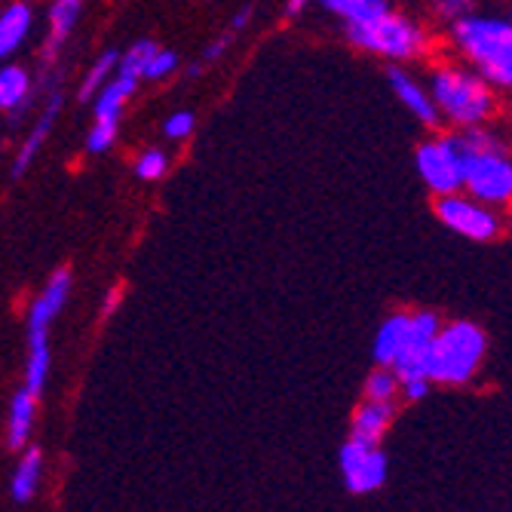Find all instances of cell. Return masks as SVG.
<instances>
[{"instance_id":"cell-1","label":"cell","mask_w":512,"mask_h":512,"mask_svg":"<svg viewBox=\"0 0 512 512\" xmlns=\"http://www.w3.org/2000/svg\"><path fill=\"white\" fill-rule=\"evenodd\" d=\"M454 43L467 56L488 86L512 83V28L506 19L460 16L454 19Z\"/></svg>"},{"instance_id":"cell-2","label":"cell","mask_w":512,"mask_h":512,"mask_svg":"<svg viewBox=\"0 0 512 512\" xmlns=\"http://www.w3.org/2000/svg\"><path fill=\"white\" fill-rule=\"evenodd\" d=\"M463 188L473 194V200L485 206L506 203L512 197V163L503 148L482 129H463Z\"/></svg>"},{"instance_id":"cell-3","label":"cell","mask_w":512,"mask_h":512,"mask_svg":"<svg viewBox=\"0 0 512 512\" xmlns=\"http://www.w3.org/2000/svg\"><path fill=\"white\" fill-rule=\"evenodd\" d=\"M485 332L473 322H451L448 329H439L424 362L427 381L436 384H467L485 356Z\"/></svg>"},{"instance_id":"cell-4","label":"cell","mask_w":512,"mask_h":512,"mask_svg":"<svg viewBox=\"0 0 512 512\" xmlns=\"http://www.w3.org/2000/svg\"><path fill=\"white\" fill-rule=\"evenodd\" d=\"M430 99H433L436 111L445 114L460 129L482 126L494 114L491 86L479 74L460 71V68H442L433 74Z\"/></svg>"},{"instance_id":"cell-5","label":"cell","mask_w":512,"mask_h":512,"mask_svg":"<svg viewBox=\"0 0 512 512\" xmlns=\"http://www.w3.org/2000/svg\"><path fill=\"white\" fill-rule=\"evenodd\" d=\"M68 289H71V273L59 270V273H53L50 283H46L40 298L31 304V316H28V387H25L31 396H37L43 390L46 371H50V347H46V329H50V322L65 307Z\"/></svg>"},{"instance_id":"cell-6","label":"cell","mask_w":512,"mask_h":512,"mask_svg":"<svg viewBox=\"0 0 512 512\" xmlns=\"http://www.w3.org/2000/svg\"><path fill=\"white\" fill-rule=\"evenodd\" d=\"M350 43H356L365 53H378L384 59H414L427 46L424 31L411 19L396 13H381L365 22H350L347 28Z\"/></svg>"},{"instance_id":"cell-7","label":"cell","mask_w":512,"mask_h":512,"mask_svg":"<svg viewBox=\"0 0 512 512\" xmlns=\"http://www.w3.org/2000/svg\"><path fill=\"white\" fill-rule=\"evenodd\" d=\"M417 172L436 194H457L463 188V138L442 135L417 148Z\"/></svg>"},{"instance_id":"cell-8","label":"cell","mask_w":512,"mask_h":512,"mask_svg":"<svg viewBox=\"0 0 512 512\" xmlns=\"http://www.w3.org/2000/svg\"><path fill=\"white\" fill-rule=\"evenodd\" d=\"M436 215L448 230H454V234L467 237L473 243H488L503 230V221L485 203L460 197V194H442L436 200Z\"/></svg>"},{"instance_id":"cell-9","label":"cell","mask_w":512,"mask_h":512,"mask_svg":"<svg viewBox=\"0 0 512 512\" xmlns=\"http://www.w3.org/2000/svg\"><path fill=\"white\" fill-rule=\"evenodd\" d=\"M439 332V319L433 313H411L408 316V332H405V341L393 359V368H396V381H411V378H427L424 375V362H427V350L433 344Z\"/></svg>"},{"instance_id":"cell-10","label":"cell","mask_w":512,"mask_h":512,"mask_svg":"<svg viewBox=\"0 0 512 512\" xmlns=\"http://www.w3.org/2000/svg\"><path fill=\"white\" fill-rule=\"evenodd\" d=\"M341 470L347 479V488L353 494H365L384 485L387 479V457L362 439H350L341 451Z\"/></svg>"},{"instance_id":"cell-11","label":"cell","mask_w":512,"mask_h":512,"mask_svg":"<svg viewBox=\"0 0 512 512\" xmlns=\"http://www.w3.org/2000/svg\"><path fill=\"white\" fill-rule=\"evenodd\" d=\"M390 86H393V92L399 96V102L417 117V120H424L427 126H436L439 123V111H436V105H433V99H430V92H424L421 86H417L405 71H399V68H390Z\"/></svg>"},{"instance_id":"cell-12","label":"cell","mask_w":512,"mask_h":512,"mask_svg":"<svg viewBox=\"0 0 512 512\" xmlns=\"http://www.w3.org/2000/svg\"><path fill=\"white\" fill-rule=\"evenodd\" d=\"M390 417H393V405L390 402H362L356 411V421H353V439H362L368 445H378L384 430L390 427Z\"/></svg>"},{"instance_id":"cell-13","label":"cell","mask_w":512,"mask_h":512,"mask_svg":"<svg viewBox=\"0 0 512 512\" xmlns=\"http://www.w3.org/2000/svg\"><path fill=\"white\" fill-rule=\"evenodd\" d=\"M31 28V7L28 4H10L0 13V59L16 53Z\"/></svg>"},{"instance_id":"cell-14","label":"cell","mask_w":512,"mask_h":512,"mask_svg":"<svg viewBox=\"0 0 512 512\" xmlns=\"http://www.w3.org/2000/svg\"><path fill=\"white\" fill-rule=\"evenodd\" d=\"M135 83H138V80H129V77L114 74V80H108V83L99 89V99H96V120H102V123H120V111H123V105L129 102V96L135 92Z\"/></svg>"},{"instance_id":"cell-15","label":"cell","mask_w":512,"mask_h":512,"mask_svg":"<svg viewBox=\"0 0 512 512\" xmlns=\"http://www.w3.org/2000/svg\"><path fill=\"white\" fill-rule=\"evenodd\" d=\"M405 332H408V313H396L381 325V332L375 338V359L381 365H393V359L405 341Z\"/></svg>"},{"instance_id":"cell-16","label":"cell","mask_w":512,"mask_h":512,"mask_svg":"<svg viewBox=\"0 0 512 512\" xmlns=\"http://www.w3.org/2000/svg\"><path fill=\"white\" fill-rule=\"evenodd\" d=\"M56 114H59V96L50 102V108H46V114L34 123V132L28 135V142L22 145V151H19V157H16V166H13V175L19 178L28 166H31V160H34V154L40 151V145L46 142V135H50V129H53V120H56Z\"/></svg>"},{"instance_id":"cell-17","label":"cell","mask_w":512,"mask_h":512,"mask_svg":"<svg viewBox=\"0 0 512 512\" xmlns=\"http://www.w3.org/2000/svg\"><path fill=\"white\" fill-rule=\"evenodd\" d=\"M34 424V396L28 390H19L10 408V448H22L31 436Z\"/></svg>"},{"instance_id":"cell-18","label":"cell","mask_w":512,"mask_h":512,"mask_svg":"<svg viewBox=\"0 0 512 512\" xmlns=\"http://www.w3.org/2000/svg\"><path fill=\"white\" fill-rule=\"evenodd\" d=\"M325 10L338 13L341 19L350 22H365V19H375L381 13H387V0H319Z\"/></svg>"},{"instance_id":"cell-19","label":"cell","mask_w":512,"mask_h":512,"mask_svg":"<svg viewBox=\"0 0 512 512\" xmlns=\"http://www.w3.org/2000/svg\"><path fill=\"white\" fill-rule=\"evenodd\" d=\"M28 96V74L19 65H7L0 71V108L10 111L19 108L22 99Z\"/></svg>"},{"instance_id":"cell-20","label":"cell","mask_w":512,"mask_h":512,"mask_svg":"<svg viewBox=\"0 0 512 512\" xmlns=\"http://www.w3.org/2000/svg\"><path fill=\"white\" fill-rule=\"evenodd\" d=\"M80 10H83L80 0H56L53 10H50V28H53L50 31V46H59L71 34V28L80 19Z\"/></svg>"},{"instance_id":"cell-21","label":"cell","mask_w":512,"mask_h":512,"mask_svg":"<svg viewBox=\"0 0 512 512\" xmlns=\"http://www.w3.org/2000/svg\"><path fill=\"white\" fill-rule=\"evenodd\" d=\"M37 479H40V451L31 448L22 463H19V470H16V479H13V497L19 503L31 500V494L37 491Z\"/></svg>"},{"instance_id":"cell-22","label":"cell","mask_w":512,"mask_h":512,"mask_svg":"<svg viewBox=\"0 0 512 512\" xmlns=\"http://www.w3.org/2000/svg\"><path fill=\"white\" fill-rule=\"evenodd\" d=\"M157 50H160V46H157L154 40H138L126 56L117 59V74H120V77H129V80H142V68H145V62H148Z\"/></svg>"},{"instance_id":"cell-23","label":"cell","mask_w":512,"mask_h":512,"mask_svg":"<svg viewBox=\"0 0 512 512\" xmlns=\"http://www.w3.org/2000/svg\"><path fill=\"white\" fill-rule=\"evenodd\" d=\"M117 53L111 50V53H105L96 65L89 68V74H86V80H83V86H80V99H92L96 92L108 83V77H111V71L117 68Z\"/></svg>"},{"instance_id":"cell-24","label":"cell","mask_w":512,"mask_h":512,"mask_svg":"<svg viewBox=\"0 0 512 512\" xmlns=\"http://www.w3.org/2000/svg\"><path fill=\"white\" fill-rule=\"evenodd\" d=\"M399 390V381L393 371H375L368 381H365V396L371 402H390Z\"/></svg>"},{"instance_id":"cell-25","label":"cell","mask_w":512,"mask_h":512,"mask_svg":"<svg viewBox=\"0 0 512 512\" xmlns=\"http://www.w3.org/2000/svg\"><path fill=\"white\" fill-rule=\"evenodd\" d=\"M166 166H169L166 154L154 148V151H145L142 157H138V163H135V175H138V178H145V181H157V178H163V175H166Z\"/></svg>"},{"instance_id":"cell-26","label":"cell","mask_w":512,"mask_h":512,"mask_svg":"<svg viewBox=\"0 0 512 512\" xmlns=\"http://www.w3.org/2000/svg\"><path fill=\"white\" fill-rule=\"evenodd\" d=\"M175 65H178V56H175V53H169V50H157V53L145 62V68H142V80H163V77H169V74L175 71Z\"/></svg>"},{"instance_id":"cell-27","label":"cell","mask_w":512,"mask_h":512,"mask_svg":"<svg viewBox=\"0 0 512 512\" xmlns=\"http://www.w3.org/2000/svg\"><path fill=\"white\" fill-rule=\"evenodd\" d=\"M114 138H117V123L96 120V126H92L86 135V148H89V154H102L114 145Z\"/></svg>"},{"instance_id":"cell-28","label":"cell","mask_w":512,"mask_h":512,"mask_svg":"<svg viewBox=\"0 0 512 512\" xmlns=\"http://www.w3.org/2000/svg\"><path fill=\"white\" fill-rule=\"evenodd\" d=\"M194 114L191 111H178V114H172L169 120H166V135L169 138H188L191 132H194Z\"/></svg>"},{"instance_id":"cell-29","label":"cell","mask_w":512,"mask_h":512,"mask_svg":"<svg viewBox=\"0 0 512 512\" xmlns=\"http://www.w3.org/2000/svg\"><path fill=\"white\" fill-rule=\"evenodd\" d=\"M470 0H436V13L445 19H460V16H470Z\"/></svg>"},{"instance_id":"cell-30","label":"cell","mask_w":512,"mask_h":512,"mask_svg":"<svg viewBox=\"0 0 512 512\" xmlns=\"http://www.w3.org/2000/svg\"><path fill=\"white\" fill-rule=\"evenodd\" d=\"M402 387H405L408 399H424L427 390H430V381L427 378H411V381H402Z\"/></svg>"},{"instance_id":"cell-31","label":"cell","mask_w":512,"mask_h":512,"mask_svg":"<svg viewBox=\"0 0 512 512\" xmlns=\"http://www.w3.org/2000/svg\"><path fill=\"white\" fill-rule=\"evenodd\" d=\"M252 19V7H243L240 13H237V19L234 22H230V28H234V31H240V28H246V22Z\"/></svg>"},{"instance_id":"cell-32","label":"cell","mask_w":512,"mask_h":512,"mask_svg":"<svg viewBox=\"0 0 512 512\" xmlns=\"http://www.w3.org/2000/svg\"><path fill=\"white\" fill-rule=\"evenodd\" d=\"M304 7H307V0H289V7H286V13H289V16H298V13H301Z\"/></svg>"},{"instance_id":"cell-33","label":"cell","mask_w":512,"mask_h":512,"mask_svg":"<svg viewBox=\"0 0 512 512\" xmlns=\"http://www.w3.org/2000/svg\"><path fill=\"white\" fill-rule=\"evenodd\" d=\"M117 301H120V289H114L111 295H108V304H105V316L117 307Z\"/></svg>"}]
</instances>
